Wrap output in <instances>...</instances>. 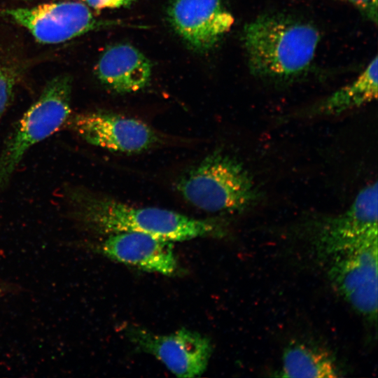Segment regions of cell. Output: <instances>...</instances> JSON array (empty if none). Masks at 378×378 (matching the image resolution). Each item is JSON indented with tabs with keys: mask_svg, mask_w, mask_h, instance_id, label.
Wrapping results in <instances>:
<instances>
[{
	"mask_svg": "<svg viewBox=\"0 0 378 378\" xmlns=\"http://www.w3.org/2000/svg\"><path fill=\"white\" fill-rule=\"evenodd\" d=\"M280 376L283 377L332 378L340 376L332 356L323 348L295 343L284 351Z\"/></svg>",
	"mask_w": 378,
	"mask_h": 378,
	"instance_id": "14",
	"label": "cell"
},
{
	"mask_svg": "<svg viewBox=\"0 0 378 378\" xmlns=\"http://www.w3.org/2000/svg\"><path fill=\"white\" fill-rule=\"evenodd\" d=\"M71 94L70 77L54 78L18 122L0 153V192L27 152L68 121Z\"/></svg>",
	"mask_w": 378,
	"mask_h": 378,
	"instance_id": "4",
	"label": "cell"
},
{
	"mask_svg": "<svg viewBox=\"0 0 378 378\" xmlns=\"http://www.w3.org/2000/svg\"><path fill=\"white\" fill-rule=\"evenodd\" d=\"M71 217L98 234L121 232L146 233L170 241L223 237L224 225L215 219H197L157 207H139L81 188L67 194Z\"/></svg>",
	"mask_w": 378,
	"mask_h": 378,
	"instance_id": "1",
	"label": "cell"
},
{
	"mask_svg": "<svg viewBox=\"0 0 378 378\" xmlns=\"http://www.w3.org/2000/svg\"><path fill=\"white\" fill-rule=\"evenodd\" d=\"M68 121L86 142L114 152L139 153L162 140L160 134L144 122L112 113H81L70 116Z\"/></svg>",
	"mask_w": 378,
	"mask_h": 378,
	"instance_id": "8",
	"label": "cell"
},
{
	"mask_svg": "<svg viewBox=\"0 0 378 378\" xmlns=\"http://www.w3.org/2000/svg\"><path fill=\"white\" fill-rule=\"evenodd\" d=\"M176 188L188 202L211 213L243 212L260 198L248 169L237 158L221 151L210 153L185 172Z\"/></svg>",
	"mask_w": 378,
	"mask_h": 378,
	"instance_id": "3",
	"label": "cell"
},
{
	"mask_svg": "<svg viewBox=\"0 0 378 378\" xmlns=\"http://www.w3.org/2000/svg\"><path fill=\"white\" fill-rule=\"evenodd\" d=\"M15 84V73L0 68V119L10 102Z\"/></svg>",
	"mask_w": 378,
	"mask_h": 378,
	"instance_id": "15",
	"label": "cell"
},
{
	"mask_svg": "<svg viewBox=\"0 0 378 378\" xmlns=\"http://www.w3.org/2000/svg\"><path fill=\"white\" fill-rule=\"evenodd\" d=\"M92 249L111 260L149 272L171 276L178 269L172 241L146 233L110 234Z\"/></svg>",
	"mask_w": 378,
	"mask_h": 378,
	"instance_id": "11",
	"label": "cell"
},
{
	"mask_svg": "<svg viewBox=\"0 0 378 378\" xmlns=\"http://www.w3.org/2000/svg\"><path fill=\"white\" fill-rule=\"evenodd\" d=\"M167 13L176 33L197 50L214 46L234 23L222 0H173Z\"/></svg>",
	"mask_w": 378,
	"mask_h": 378,
	"instance_id": "10",
	"label": "cell"
},
{
	"mask_svg": "<svg viewBox=\"0 0 378 378\" xmlns=\"http://www.w3.org/2000/svg\"><path fill=\"white\" fill-rule=\"evenodd\" d=\"M43 43H58L99 26L89 7L81 2L62 1L4 11Z\"/></svg>",
	"mask_w": 378,
	"mask_h": 378,
	"instance_id": "9",
	"label": "cell"
},
{
	"mask_svg": "<svg viewBox=\"0 0 378 378\" xmlns=\"http://www.w3.org/2000/svg\"><path fill=\"white\" fill-rule=\"evenodd\" d=\"M377 239L329 256L328 276L335 291L367 319L377 318Z\"/></svg>",
	"mask_w": 378,
	"mask_h": 378,
	"instance_id": "5",
	"label": "cell"
},
{
	"mask_svg": "<svg viewBox=\"0 0 378 378\" xmlns=\"http://www.w3.org/2000/svg\"><path fill=\"white\" fill-rule=\"evenodd\" d=\"M348 1H350V3H351L368 20L377 24L378 19V0Z\"/></svg>",
	"mask_w": 378,
	"mask_h": 378,
	"instance_id": "16",
	"label": "cell"
},
{
	"mask_svg": "<svg viewBox=\"0 0 378 378\" xmlns=\"http://www.w3.org/2000/svg\"><path fill=\"white\" fill-rule=\"evenodd\" d=\"M86 4L96 9L115 8L127 6L135 0H83Z\"/></svg>",
	"mask_w": 378,
	"mask_h": 378,
	"instance_id": "17",
	"label": "cell"
},
{
	"mask_svg": "<svg viewBox=\"0 0 378 378\" xmlns=\"http://www.w3.org/2000/svg\"><path fill=\"white\" fill-rule=\"evenodd\" d=\"M126 333L134 346L155 356L178 377H196L203 374L213 351L209 338L184 328L161 335L132 326Z\"/></svg>",
	"mask_w": 378,
	"mask_h": 378,
	"instance_id": "6",
	"label": "cell"
},
{
	"mask_svg": "<svg viewBox=\"0 0 378 378\" xmlns=\"http://www.w3.org/2000/svg\"><path fill=\"white\" fill-rule=\"evenodd\" d=\"M377 57L349 84L323 99L313 108V113L320 115H340L356 108L377 98Z\"/></svg>",
	"mask_w": 378,
	"mask_h": 378,
	"instance_id": "13",
	"label": "cell"
},
{
	"mask_svg": "<svg viewBox=\"0 0 378 378\" xmlns=\"http://www.w3.org/2000/svg\"><path fill=\"white\" fill-rule=\"evenodd\" d=\"M320 38L312 23L277 13L256 17L242 34L251 72L276 83L293 81L307 73Z\"/></svg>",
	"mask_w": 378,
	"mask_h": 378,
	"instance_id": "2",
	"label": "cell"
},
{
	"mask_svg": "<svg viewBox=\"0 0 378 378\" xmlns=\"http://www.w3.org/2000/svg\"><path fill=\"white\" fill-rule=\"evenodd\" d=\"M99 80L119 93L134 92L144 88L151 76V64L135 47L118 43L108 48L96 66Z\"/></svg>",
	"mask_w": 378,
	"mask_h": 378,
	"instance_id": "12",
	"label": "cell"
},
{
	"mask_svg": "<svg viewBox=\"0 0 378 378\" xmlns=\"http://www.w3.org/2000/svg\"><path fill=\"white\" fill-rule=\"evenodd\" d=\"M377 183L363 188L344 212L320 220L315 230V245L323 255L377 239Z\"/></svg>",
	"mask_w": 378,
	"mask_h": 378,
	"instance_id": "7",
	"label": "cell"
},
{
	"mask_svg": "<svg viewBox=\"0 0 378 378\" xmlns=\"http://www.w3.org/2000/svg\"><path fill=\"white\" fill-rule=\"evenodd\" d=\"M335 1H346V0H335Z\"/></svg>",
	"mask_w": 378,
	"mask_h": 378,
	"instance_id": "18",
	"label": "cell"
}]
</instances>
